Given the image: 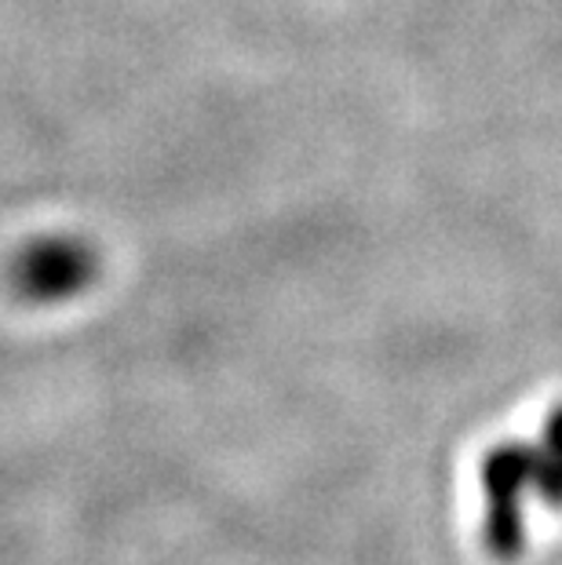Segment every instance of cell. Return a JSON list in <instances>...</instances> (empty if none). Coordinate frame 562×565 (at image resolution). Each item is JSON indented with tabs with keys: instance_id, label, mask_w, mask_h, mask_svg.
I'll return each instance as SVG.
<instances>
[{
	"instance_id": "obj_1",
	"label": "cell",
	"mask_w": 562,
	"mask_h": 565,
	"mask_svg": "<svg viewBox=\"0 0 562 565\" xmlns=\"http://www.w3.org/2000/svg\"><path fill=\"white\" fill-rule=\"evenodd\" d=\"M92 252L77 242H38L22 252L15 281L30 299H66L88 285Z\"/></svg>"
}]
</instances>
